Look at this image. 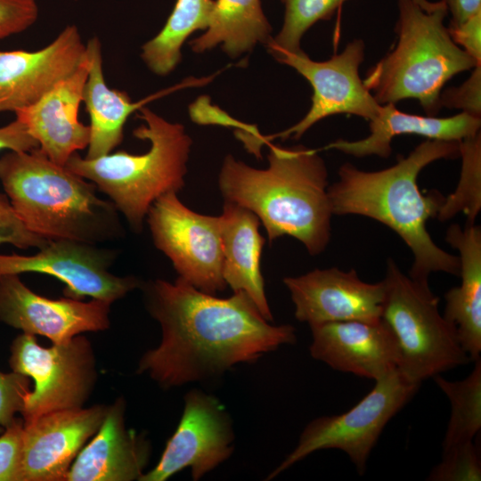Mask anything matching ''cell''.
Segmentation results:
<instances>
[{"mask_svg":"<svg viewBox=\"0 0 481 481\" xmlns=\"http://www.w3.org/2000/svg\"><path fill=\"white\" fill-rule=\"evenodd\" d=\"M86 53L75 25L66 26L40 50L0 51V111L15 113L36 103L71 76Z\"/></svg>","mask_w":481,"mask_h":481,"instance_id":"e0dca14e","label":"cell"},{"mask_svg":"<svg viewBox=\"0 0 481 481\" xmlns=\"http://www.w3.org/2000/svg\"><path fill=\"white\" fill-rule=\"evenodd\" d=\"M439 103L441 108L457 109L481 118V65L474 67L461 86L443 89Z\"/></svg>","mask_w":481,"mask_h":481,"instance_id":"d6a6232c","label":"cell"},{"mask_svg":"<svg viewBox=\"0 0 481 481\" xmlns=\"http://www.w3.org/2000/svg\"><path fill=\"white\" fill-rule=\"evenodd\" d=\"M138 110L143 123L133 134L150 142L145 153L118 151L95 159L75 153L65 166L93 183L130 227L141 232L154 201L167 193H178L184 186L192 139L183 125L169 122L144 106Z\"/></svg>","mask_w":481,"mask_h":481,"instance_id":"8992f818","label":"cell"},{"mask_svg":"<svg viewBox=\"0 0 481 481\" xmlns=\"http://www.w3.org/2000/svg\"><path fill=\"white\" fill-rule=\"evenodd\" d=\"M364 53L365 45L360 38L322 61L312 60L301 49L271 52L277 61L294 69L310 83L313 96L308 112L299 122L277 135L263 136L265 143L273 137L298 139L315 123L336 114L355 115L369 121L375 118L381 104L359 73Z\"/></svg>","mask_w":481,"mask_h":481,"instance_id":"8fae6325","label":"cell"},{"mask_svg":"<svg viewBox=\"0 0 481 481\" xmlns=\"http://www.w3.org/2000/svg\"><path fill=\"white\" fill-rule=\"evenodd\" d=\"M37 17L36 0H0V39L26 30Z\"/></svg>","mask_w":481,"mask_h":481,"instance_id":"e575fe53","label":"cell"},{"mask_svg":"<svg viewBox=\"0 0 481 481\" xmlns=\"http://www.w3.org/2000/svg\"><path fill=\"white\" fill-rule=\"evenodd\" d=\"M394 48L366 73L363 83L379 104L415 99L428 116L440 109L444 85L477 64L452 39L444 0H398Z\"/></svg>","mask_w":481,"mask_h":481,"instance_id":"5b68a950","label":"cell"},{"mask_svg":"<svg viewBox=\"0 0 481 481\" xmlns=\"http://www.w3.org/2000/svg\"><path fill=\"white\" fill-rule=\"evenodd\" d=\"M140 288L148 313L160 325L161 340L143 355L136 371L165 389L220 377L297 340L292 325L270 324L243 291L221 298L180 277Z\"/></svg>","mask_w":481,"mask_h":481,"instance_id":"6da1fadb","label":"cell"},{"mask_svg":"<svg viewBox=\"0 0 481 481\" xmlns=\"http://www.w3.org/2000/svg\"><path fill=\"white\" fill-rule=\"evenodd\" d=\"M23 435V420L15 418L0 436V481H19Z\"/></svg>","mask_w":481,"mask_h":481,"instance_id":"836d02e7","label":"cell"},{"mask_svg":"<svg viewBox=\"0 0 481 481\" xmlns=\"http://www.w3.org/2000/svg\"><path fill=\"white\" fill-rule=\"evenodd\" d=\"M420 385L395 369L375 380L374 387L349 411L310 421L294 450L268 476L270 480L309 454L338 449L363 475L371 450L387 422L412 398Z\"/></svg>","mask_w":481,"mask_h":481,"instance_id":"ba28073f","label":"cell"},{"mask_svg":"<svg viewBox=\"0 0 481 481\" xmlns=\"http://www.w3.org/2000/svg\"><path fill=\"white\" fill-rule=\"evenodd\" d=\"M116 257V251L95 244L50 240L33 255L0 254V275L44 273L65 284L66 297L112 304L142 284L135 276L110 273Z\"/></svg>","mask_w":481,"mask_h":481,"instance_id":"7c38bea8","label":"cell"},{"mask_svg":"<svg viewBox=\"0 0 481 481\" xmlns=\"http://www.w3.org/2000/svg\"><path fill=\"white\" fill-rule=\"evenodd\" d=\"M268 167L257 169L227 155L218 186L224 201L253 212L270 242L281 236L300 241L311 256L330 240L332 211L328 169L316 150L269 144Z\"/></svg>","mask_w":481,"mask_h":481,"instance_id":"3957f363","label":"cell"},{"mask_svg":"<svg viewBox=\"0 0 481 481\" xmlns=\"http://www.w3.org/2000/svg\"><path fill=\"white\" fill-rule=\"evenodd\" d=\"M30 378L19 372L0 371V426L6 428L21 412L30 392Z\"/></svg>","mask_w":481,"mask_h":481,"instance_id":"1f68e13d","label":"cell"},{"mask_svg":"<svg viewBox=\"0 0 481 481\" xmlns=\"http://www.w3.org/2000/svg\"><path fill=\"white\" fill-rule=\"evenodd\" d=\"M381 318L399 348L398 371L420 385L427 379L470 362L455 327L438 309L439 298L421 282L405 275L393 259L387 263Z\"/></svg>","mask_w":481,"mask_h":481,"instance_id":"52a82bcc","label":"cell"},{"mask_svg":"<svg viewBox=\"0 0 481 481\" xmlns=\"http://www.w3.org/2000/svg\"><path fill=\"white\" fill-rule=\"evenodd\" d=\"M310 328L311 356L333 370L377 380L398 367L397 342L382 318L331 322Z\"/></svg>","mask_w":481,"mask_h":481,"instance_id":"ac0fdd59","label":"cell"},{"mask_svg":"<svg viewBox=\"0 0 481 481\" xmlns=\"http://www.w3.org/2000/svg\"><path fill=\"white\" fill-rule=\"evenodd\" d=\"M233 443L232 421L224 405L201 390H190L179 424L158 464L138 480L165 481L186 468L193 480H200L231 456Z\"/></svg>","mask_w":481,"mask_h":481,"instance_id":"4fadbf2b","label":"cell"},{"mask_svg":"<svg viewBox=\"0 0 481 481\" xmlns=\"http://www.w3.org/2000/svg\"><path fill=\"white\" fill-rule=\"evenodd\" d=\"M90 66L86 53L76 71L31 106L15 112L52 161L65 166L77 151L87 148L89 126L78 120L84 86Z\"/></svg>","mask_w":481,"mask_h":481,"instance_id":"d6986e66","label":"cell"},{"mask_svg":"<svg viewBox=\"0 0 481 481\" xmlns=\"http://www.w3.org/2000/svg\"><path fill=\"white\" fill-rule=\"evenodd\" d=\"M445 240L459 252L461 281L445 293L444 317L455 327L461 346L475 362L481 353V228L452 224Z\"/></svg>","mask_w":481,"mask_h":481,"instance_id":"7402d4cb","label":"cell"},{"mask_svg":"<svg viewBox=\"0 0 481 481\" xmlns=\"http://www.w3.org/2000/svg\"><path fill=\"white\" fill-rule=\"evenodd\" d=\"M214 0H177L160 32L142 47L141 57L156 75L166 76L181 60V47L188 37L209 25Z\"/></svg>","mask_w":481,"mask_h":481,"instance_id":"484cf974","label":"cell"},{"mask_svg":"<svg viewBox=\"0 0 481 481\" xmlns=\"http://www.w3.org/2000/svg\"><path fill=\"white\" fill-rule=\"evenodd\" d=\"M146 221L155 247L178 277L211 295L225 289L220 216L196 213L169 192L154 201Z\"/></svg>","mask_w":481,"mask_h":481,"instance_id":"30bf717a","label":"cell"},{"mask_svg":"<svg viewBox=\"0 0 481 481\" xmlns=\"http://www.w3.org/2000/svg\"><path fill=\"white\" fill-rule=\"evenodd\" d=\"M481 118L466 112L452 117L437 118L401 111L394 103L382 104L378 114L370 120V134L363 139L348 141L338 139L326 149L363 158L378 156L388 158L392 152V141L404 135H415L428 140L457 141L480 132Z\"/></svg>","mask_w":481,"mask_h":481,"instance_id":"44dd1931","label":"cell"},{"mask_svg":"<svg viewBox=\"0 0 481 481\" xmlns=\"http://www.w3.org/2000/svg\"><path fill=\"white\" fill-rule=\"evenodd\" d=\"M461 169L456 189L444 200L436 218L446 222L461 213L475 224L481 209V134L460 142Z\"/></svg>","mask_w":481,"mask_h":481,"instance_id":"83f0119b","label":"cell"},{"mask_svg":"<svg viewBox=\"0 0 481 481\" xmlns=\"http://www.w3.org/2000/svg\"><path fill=\"white\" fill-rule=\"evenodd\" d=\"M38 147L37 140L18 119L0 127V151H29Z\"/></svg>","mask_w":481,"mask_h":481,"instance_id":"8d00e7d4","label":"cell"},{"mask_svg":"<svg viewBox=\"0 0 481 481\" xmlns=\"http://www.w3.org/2000/svg\"><path fill=\"white\" fill-rule=\"evenodd\" d=\"M90 66L83 91V101L90 116V136L85 158L95 159L109 154L123 140V128L128 117L151 100L170 90L132 102L125 93L110 89L102 71L100 40L93 37L86 44Z\"/></svg>","mask_w":481,"mask_h":481,"instance_id":"cb8c5ba5","label":"cell"},{"mask_svg":"<svg viewBox=\"0 0 481 481\" xmlns=\"http://www.w3.org/2000/svg\"><path fill=\"white\" fill-rule=\"evenodd\" d=\"M429 481H480L481 462L472 440L443 449L442 461L430 471Z\"/></svg>","mask_w":481,"mask_h":481,"instance_id":"f546056e","label":"cell"},{"mask_svg":"<svg viewBox=\"0 0 481 481\" xmlns=\"http://www.w3.org/2000/svg\"><path fill=\"white\" fill-rule=\"evenodd\" d=\"M0 182L20 221L43 238L98 245L123 234L113 203L39 148L0 157Z\"/></svg>","mask_w":481,"mask_h":481,"instance_id":"277c9868","label":"cell"},{"mask_svg":"<svg viewBox=\"0 0 481 481\" xmlns=\"http://www.w3.org/2000/svg\"><path fill=\"white\" fill-rule=\"evenodd\" d=\"M459 157L460 142L426 140L381 170L364 171L345 163L338 169V180L328 189L332 214L363 216L393 230L412 251L409 276L413 280L428 282L435 272L459 276V257L437 246L427 229L444 196L436 190L423 194L417 183L429 164Z\"/></svg>","mask_w":481,"mask_h":481,"instance_id":"7a4b0ae2","label":"cell"},{"mask_svg":"<svg viewBox=\"0 0 481 481\" xmlns=\"http://www.w3.org/2000/svg\"><path fill=\"white\" fill-rule=\"evenodd\" d=\"M451 404V415L442 447L473 440L481 428V360L462 380L451 381L440 374L432 377Z\"/></svg>","mask_w":481,"mask_h":481,"instance_id":"4316f807","label":"cell"},{"mask_svg":"<svg viewBox=\"0 0 481 481\" xmlns=\"http://www.w3.org/2000/svg\"><path fill=\"white\" fill-rule=\"evenodd\" d=\"M346 1L347 0H283V25L279 34L266 43L269 53L301 49V38L308 29L319 20L330 19Z\"/></svg>","mask_w":481,"mask_h":481,"instance_id":"f1b7e54d","label":"cell"},{"mask_svg":"<svg viewBox=\"0 0 481 481\" xmlns=\"http://www.w3.org/2000/svg\"><path fill=\"white\" fill-rule=\"evenodd\" d=\"M110 306L93 298H49L35 293L19 274L0 275V322L23 333L45 337L53 344L107 330Z\"/></svg>","mask_w":481,"mask_h":481,"instance_id":"5bb4252c","label":"cell"},{"mask_svg":"<svg viewBox=\"0 0 481 481\" xmlns=\"http://www.w3.org/2000/svg\"><path fill=\"white\" fill-rule=\"evenodd\" d=\"M107 410L103 404L66 409L23 423L19 481H65L72 462L99 429Z\"/></svg>","mask_w":481,"mask_h":481,"instance_id":"2e32d148","label":"cell"},{"mask_svg":"<svg viewBox=\"0 0 481 481\" xmlns=\"http://www.w3.org/2000/svg\"><path fill=\"white\" fill-rule=\"evenodd\" d=\"M295 306V317L309 326L342 321L381 319L383 281L370 283L352 269H314L283 279Z\"/></svg>","mask_w":481,"mask_h":481,"instance_id":"9a60e30c","label":"cell"},{"mask_svg":"<svg viewBox=\"0 0 481 481\" xmlns=\"http://www.w3.org/2000/svg\"><path fill=\"white\" fill-rule=\"evenodd\" d=\"M123 398L108 406L94 438L80 450L65 481H132L143 474L150 457L145 436L127 429Z\"/></svg>","mask_w":481,"mask_h":481,"instance_id":"ffe728a7","label":"cell"},{"mask_svg":"<svg viewBox=\"0 0 481 481\" xmlns=\"http://www.w3.org/2000/svg\"><path fill=\"white\" fill-rule=\"evenodd\" d=\"M271 31L260 0H216L206 32L190 45L197 53L221 45L233 58L251 51L258 43L266 45Z\"/></svg>","mask_w":481,"mask_h":481,"instance_id":"d4e9b609","label":"cell"},{"mask_svg":"<svg viewBox=\"0 0 481 481\" xmlns=\"http://www.w3.org/2000/svg\"><path fill=\"white\" fill-rule=\"evenodd\" d=\"M221 220L222 275L233 292H245L268 322L273 321L261 273L265 239L258 231L259 219L250 210L224 201Z\"/></svg>","mask_w":481,"mask_h":481,"instance_id":"603a6c76","label":"cell"},{"mask_svg":"<svg viewBox=\"0 0 481 481\" xmlns=\"http://www.w3.org/2000/svg\"><path fill=\"white\" fill-rule=\"evenodd\" d=\"M49 240L29 231L15 213L6 194L0 192V245L39 249Z\"/></svg>","mask_w":481,"mask_h":481,"instance_id":"4dcf8cb0","label":"cell"},{"mask_svg":"<svg viewBox=\"0 0 481 481\" xmlns=\"http://www.w3.org/2000/svg\"><path fill=\"white\" fill-rule=\"evenodd\" d=\"M9 365L34 381L20 412L24 424L49 412L83 407L98 378L93 346L81 334L44 347L36 336L22 332L12 342Z\"/></svg>","mask_w":481,"mask_h":481,"instance_id":"9c48e42d","label":"cell"},{"mask_svg":"<svg viewBox=\"0 0 481 481\" xmlns=\"http://www.w3.org/2000/svg\"><path fill=\"white\" fill-rule=\"evenodd\" d=\"M448 30L453 42L481 64V12Z\"/></svg>","mask_w":481,"mask_h":481,"instance_id":"d590c367","label":"cell"},{"mask_svg":"<svg viewBox=\"0 0 481 481\" xmlns=\"http://www.w3.org/2000/svg\"><path fill=\"white\" fill-rule=\"evenodd\" d=\"M452 14L451 26H457L481 12V0H444Z\"/></svg>","mask_w":481,"mask_h":481,"instance_id":"74e56055","label":"cell"}]
</instances>
